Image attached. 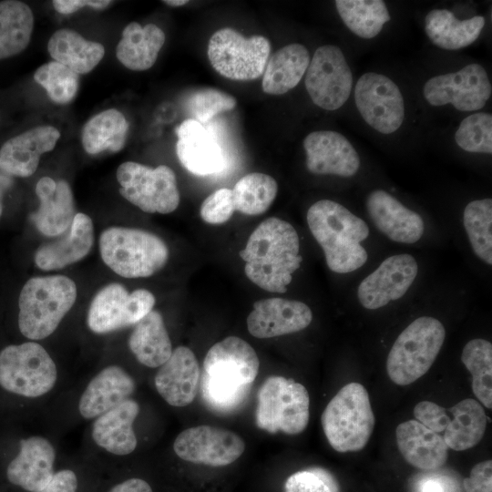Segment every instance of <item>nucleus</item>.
I'll list each match as a JSON object with an SVG mask.
<instances>
[{
    "label": "nucleus",
    "instance_id": "nucleus-1",
    "mask_svg": "<svg viewBox=\"0 0 492 492\" xmlns=\"http://www.w3.org/2000/svg\"><path fill=\"white\" fill-rule=\"evenodd\" d=\"M260 368L255 350L243 339L228 336L213 344L203 361L200 394L218 414L236 411L245 402Z\"/></svg>",
    "mask_w": 492,
    "mask_h": 492
},
{
    "label": "nucleus",
    "instance_id": "nucleus-2",
    "mask_svg": "<svg viewBox=\"0 0 492 492\" xmlns=\"http://www.w3.org/2000/svg\"><path fill=\"white\" fill-rule=\"evenodd\" d=\"M299 251L300 241L294 227L271 217L254 229L239 255L251 282L267 292L284 293L292 274L302 261Z\"/></svg>",
    "mask_w": 492,
    "mask_h": 492
},
{
    "label": "nucleus",
    "instance_id": "nucleus-3",
    "mask_svg": "<svg viewBox=\"0 0 492 492\" xmlns=\"http://www.w3.org/2000/svg\"><path fill=\"white\" fill-rule=\"evenodd\" d=\"M306 220L332 272H353L366 262L368 254L361 243L369 236V227L346 207L334 200H320L309 208Z\"/></svg>",
    "mask_w": 492,
    "mask_h": 492
},
{
    "label": "nucleus",
    "instance_id": "nucleus-4",
    "mask_svg": "<svg viewBox=\"0 0 492 492\" xmlns=\"http://www.w3.org/2000/svg\"><path fill=\"white\" fill-rule=\"evenodd\" d=\"M77 299V286L68 277H34L24 285L18 300V326L24 336L42 340L58 326Z\"/></svg>",
    "mask_w": 492,
    "mask_h": 492
},
{
    "label": "nucleus",
    "instance_id": "nucleus-5",
    "mask_svg": "<svg viewBox=\"0 0 492 492\" xmlns=\"http://www.w3.org/2000/svg\"><path fill=\"white\" fill-rule=\"evenodd\" d=\"M324 435L337 452H356L368 443L374 426L369 395L359 383L342 387L321 416Z\"/></svg>",
    "mask_w": 492,
    "mask_h": 492
},
{
    "label": "nucleus",
    "instance_id": "nucleus-6",
    "mask_svg": "<svg viewBox=\"0 0 492 492\" xmlns=\"http://www.w3.org/2000/svg\"><path fill=\"white\" fill-rule=\"evenodd\" d=\"M103 261L125 278L149 277L167 263L169 250L157 235L138 229L111 227L99 238Z\"/></svg>",
    "mask_w": 492,
    "mask_h": 492
},
{
    "label": "nucleus",
    "instance_id": "nucleus-7",
    "mask_svg": "<svg viewBox=\"0 0 492 492\" xmlns=\"http://www.w3.org/2000/svg\"><path fill=\"white\" fill-rule=\"evenodd\" d=\"M446 338L443 323L421 316L409 323L394 342L386 359L390 379L407 385L423 376L436 361Z\"/></svg>",
    "mask_w": 492,
    "mask_h": 492
},
{
    "label": "nucleus",
    "instance_id": "nucleus-8",
    "mask_svg": "<svg viewBox=\"0 0 492 492\" xmlns=\"http://www.w3.org/2000/svg\"><path fill=\"white\" fill-rule=\"evenodd\" d=\"M309 406V394L302 384L271 375L258 390L255 423L271 434L298 435L308 425Z\"/></svg>",
    "mask_w": 492,
    "mask_h": 492
},
{
    "label": "nucleus",
    "instance_id": "nucleus-9",
    "mask_svg": "<svg viewBox=\"0 0 492 492\" xmlns=\"http://www.w3.org/2000/svg\"><path fill=\"white\" fill-rule=\"evenodd\" d=\"M56 376L55 362L37 343L9 345L0 352V385L10 393L41 396L54 387Z\"/></svg>",
    "mask_w": 492,
    "mask_h": 492
},
{
    "label": "nucleus",
    "instance_id": "nucleus-10",
    "mask_svg": "<svg viewBox=\"0 0 492 492\" xmlns=\"http://www.w3.org/2000/svg\"><path fill=\"white\" fill-rule=\"evenodd\" d=\"M271 45L262 36L244 37L240 32L224 27L209 40L208 57L222 77L233 80H252L265 69Z\"/></svg>",
    "mask_w": 492,
    "mask_h": 492
},
{
    "label": "nucleus",
    "instance_id": "nucleus-11",
    "mask_svg": "<svg viewBox=\"0 0 492 492\" xmlns=\"http://www.w3.org/2000/svg\"><path fill=\"white\" fill-rule=\"evenodd\" d=\"M117 179L120 194L145 212L168 214L179 206L176 176L166 165L152 169L127 161L118 168Z\"/></svg>",
    "mask_w": 492,
    "mask_h": 492
},
{
    "label": "nucleus",
    "instance_id": "nucleus-12",
    "mask_svg": "<svg viewBox=\"0 0 492 492\" xmlns=\"http://www.w3.org/2000/svg\"><path fill=\"white\" fill-rule=\"evenodd\" d=\"M304 84L319 108L329 111L342 108L353 88L352 70L342 49L334 45L319 46L310 60Z\"/></svg>",
    "mask_w": 492,
    "mask_h": 492
},
{
    "label": "nucleus",
    "instance_id": "nucleus-13",
    "mask_svg": "<svg viewBox=\"0 0 492 492\" xmlns=\"http://www.w3.org/2000/svg\"><path fill=\"white\" fill-rule=\"evenodd\" d=\"M492 86L487 70L471 63L456 72L429 78L423 87L426 102L434 107L452 105L462 112H474L487 104Z\"/></svg>",
    "mask_w": 492,
    "mask_h": 492
},
{
    "label": "nucleus",
    "instance_id": "nucleus-14",
    "mask_svg": "<svg viewBox=\"0 0 492 492\" xmlns=\"http://www.w3.org/2000/svg\"><path fill=\"white\" fill-rule=\"evenodd\" d=\"M354 103L364 122L375 131L389 135L405 119V101L398 86L385 75L366 72L357 80Z\"/></svg>",
    "mask_w": 492,
    "mask_h": 492
},
{
    "label": "nucleus",
    "instance_id": "nucleus-15",
    "mask_svg": "<svg viewBox=\"0 0 492 492\" xmlns=\"http://www.w3.org/2000/svg\"><path fill=\"white\" fill-rule=\"evenodd\" d=\"M155 304L154 295L148 290L128 292L119 283L102 288L92 300L87 325L96 333H106L132 324L146 316Z\"/></svg>",
    "mask_w": 492,
    "mask_h": 492
},
{
    "label": "nucleus",
    "instance_id": "nucleus-16",
    "mask_svg": "<svg viewBox=\"0 0 492 492\" xmlns=\"http://www.w3.org/2000/svg\"><path fill=\"white\" fill-rule=\"evenodd\" d=\"M173 449L184 461L224 466L243 454L245 443L232 431L203 425L180 432L174 441Z\"/></svg>",
    "mask_w": 492,
    "mask_h": 492
},
{
    "label": "nucleus",
    "instance_id": "nucleus-17",
    "mask_svg": "<svg viewBox=\"0 0 492 492\" xmlns=\"http://www.w3.org/2000/svg\"><path fill=\"white\" fill-rule=\"evenodd\" d=\"M418 273L415 258L399 253L385 258L362 280L356 291L360 304L376 310L401 299L411 288Z\"/></svg>",
    "mask_w": 492,
    "mask_h": 492
},
{
    "label": "nucleus",
    "instance_id": "nucleus-18",
    "mask_svg": "<svg viewBox=\"0 0 492 492\" xmlns=\"http://www.w3.org/2000/svg\"><path fill=\"white\" fill-rule=\"evenodd\" d=\"M307 169L315 175L350 178L361 165L359 154L352 143L333 130H317L303 139Z\"/></svg>",
    "mask_w": 492,
    "mask_h": 492
},
{
    "label": "nucleus",
    "instance_id": "nucleus-19",
    "mask_svg": "<svg viewBox=\"0 0 492 492\" xmlns=\"http://www.w3.org/2000/svg\"><path fill=\"white\" fill-rule=\"evenodd\" d=\"M312 320L313 313L306 303L274 297L255 302L246 323L252 336L265 339L302 331Z\"/></svg>",
    "mask_w": 492,
    "mask_h": 492
},
{
    "label": "nucleus",
    "instance_id": "nucleus-20",
    "mask_svg": "<svg viewBox=\"0 0 492 492\" xmlns=\"http://www.w3.org/2000/svg\"><path fill=\"white\" fill-rule=\"evenodd\" d=\"M365 208L376 229L395 242L414 244L424 235L422 217L384 190L369 192Z\"/></svg>",
    "mask_w": 492,
    "mask_h": 492
},
{
    "label": "nucleus",
    "instance_id": "nucleus-21",
    "mask_svg": "<svg viewBox=\"0 0 492 492\" xmlns=\"http://www.w3.org/2000/svg\"><path fill=\"white\" fill-rule=\"evenodd\" d=\"M176 134L178 159L190 173L207 176L224 169V152L215 137L200 122L185 119L177 127Z\"/></svg>",
    "mask_w": 492,
    "mask_h": 492
},
{
    "label": "nucleus",
    "instance_id": "nucleus-22",
    "mask_svg": "<svg viewBox=\"0 0 492 492\" xmlns=\"http://www.w3.org/2000/svg\"><path fill=\"white\" fill-rule=\"evenodd\" d=\"M200 367L194 353L179 346L159 366L155 386L159 395L170 405L183 407L193 402L199 386Z\"/></svg>",
    "mask_w": 492,
    "mask_h": 492
},
{
    "label": "nucleus",
    "instance_id": "nucleus-23",
    "mask_svg": "<svg viewBox=\"0 0 492 492\" xmlns=\"http://www.w3.org/2000/svg\"><path fill=\"white\" fill-rule=\"evenodd\" d=\"M60 132L53 126H39L8 139L0 149V169L17 177L35 173L40 156L51 151Z\"/></svg>",
    "mask_w": 492,
    "mask_h": 492
},
{
    "label": "nucleus",
    "instance_id": "nucleus-24",
    "mask_svg": "<svg viewBox=\"0 0 492 492\" xmlns=\"http://www.w3.org/2000/svg\"><path fill=\"white\" fill-rule=\"evenodd\" d=\"M55 458V449L47 439L41 436L22 439L18 455L8 465L7 478L27 491L37 492L52 479Z\"/></svg>",
    "mask_w": 492,
    "mask_h": 492
},
{
    "label": "nucleus",
    "instance_id": "nucleus-25",
    "mask_svg": "<svg viewBox=\"0 0 492 492\" xmlns=\"http://www.w3.org/2000/svg\"><path fill=\"white\" fill-rule=\"evenodd\" d=\"M38 210L31 215L37 230L46 236H57L69 229L76 215L74 198L69 184L41 178L36 186Z\"/></svg>",
    "mask_w": 492,
    "mask_h": 492
},
{
    "label": "nucleus",
    "instance_id": "nucleus-26",
    "mask_svg": "<svg viewBox=\"0 0 492 492\" xmlns=\"http://www.w3.org/2000/svg\"><path fill=\"white\" fill-rule=\"evenodd\" d=\"M134 379L121 367L109 365L100 371L83 392L78 409L86 419H91L113 409L128 399L135 390Z\"/></svg>",
    "mask_w": 492,
    "mask_h": 492
},
{
    "label": "nucleus",
    "instance_id": "nucleus-27",
    "mask_svg": "<svg viewBox=\"0 0 492 492\" xmlns=\"http://www.w3.org/2000/svg\"><path fill=\"white\" fill-rule=\"evenodd\" d=\"M396 443L405 461L423 470H434L445 465L448 447L443 436L416 420L405 421L396 427Z\"/></svg>",
    "mask_w": 492,
    "mask_h": 492
},
{
    "label": "nucleus",
    "instance_id": "nucleus-28",
    "mask_svg": "<svg viewBox=\"0 0 492 492\" xmlns=\"http://www.w3.org/2000/svg\"><path fill=\"white\" fill-rule=\"evenodd\" d=\"M68 231L61 239L45 244L36 251L35 261L44 271L61 269L83 259L94 241L92 220L77 213Z\"/></svg>",
    "mask_w": 492,
    "mask_h": 492
},
{
    "label": "nucleus",
    "instance_id": "nucleus-29",
    "mask_svg": "<svg viewBox=\"0 0 492 492\" xmlns=\"http://www.w3.org/2000/svg\"><path fill=\"white\" fill-rule=\"evenodd\" d=\"M139 413L138 404L127 399L113 409L97 416L92 426L95 443L109 453L125 456L137 446L133 423Z\"/></svg>",
    "mask_w": 492,
    "mask_h": 492
},
{
    "label": "nucleus",
    "instance_id": "nucleus-30",
    "mask_svg": "<svg viewBox=\"0 0 492 492\" xmlns=\"http://www.w3.org/2000/svg\"><path fill=\"white\" fill-rule=\"evenodd\" d=\"M485 18L476 15L459 20L448 9H433L425 17V31L429 40L445 50H457L473 44L480 36Z\"/></svg>",
    "mask_w": 492,
    "mask_h": 492
},
{
    "label": "nucleus",
    "instance_id": "nucleus-31",
    "mask_svg": "<svg viewBox=\"0 0 492 492\" xmlns=\"http://www.w3.org/2000/svg\"><path fill=\"white\" fill-rule=\"evenodd\" d=\"M164 43L165 34L158 26L132 22L124 28L116 55L127 68L143 71L154 65Z\"/></svg>",
    "mask_w": 492,
    "mask_h": 492
},
{
    "label": "nucleus",
    "instance_id": "nucleus-32",
    "mask_svg": "<svg viewBox=\"0 0 492 492\" xmlns=\"http://www.w3.org/2000/svg\"><path fill=\"white\" fill-rule=\"evenodd\" d=\"M305 46L292 43L278 49L267 61L262 90L269 95H282L294 88L304 76L310 63Z\"/></svg>",
    "mask_w": 492,
    "mask_h": 492
},
{
    "label": "nucleus",
    "instance_id": "nucleus-33",
    "mask_svg": "<svg viewBox=\"0 0 492 492\" xmlns=\"http://www.w3.org/2000/svg\"><path fill=\"white\" fill-rule=\"evenodd\" d=\"M137 360L150 368L162 365L172 354V345L161 314L149 312L138 321L128 338Z\"/></svg>",
    "mask_w": 492,
    "mask_h": 492
},
{
    "label": "nucleus",
    "instance_id": "nucleus-34",
    "mask_svg": "<svg viewBox=\"0 0 492 492\" xmlns=\"http://www.w3.org/2000/svg\"><path fill=\"white\" fill-rule=\"evenodd\" d=\"M47 50L55 61L77 74L90 72L105 55L102 44L87 40L77 32L65 28L51 36Z\"/></svg>",
    "mask_w": 492,
    "mask_h": 492
},
{
    "label": "nucleus",
    "instance_id": "nucleus-35",
    "mask_svg": "<svg viewBox=\"0 0 492 492\" xmlns=\"http://www.w3.org/2000/svg\"><path fill=\"white\" fill-rule=\"evenodd\" d=\"M454 418L447 425L443 436L447 447L456 451L469 449L482 439L487 417L482 405L467 398L450 408Z\"/></svg>",
    "mask_w": 492,
    "mask_h": 492
},
{
    "label": "nucleus",
    "instance_id": "nucleus-36",
    "mask_svg": "<svg viewBox=\"0 0 492 492\" xmlns=\"http://www.w3.org/2000/svg\"><path fill=\"white\" fill-rule=\"evenodd\" d=\"M128 131L125 116L115 108L91 118L82 129V145L88 154L105 150L118 152L123 149Z\"/></svg>",
    "mask_w": 492,
    "mask_h": 492
},
{
    "label": "nucleus",
    "instance_id": "nucleus-37",
    "mask_svg": "<svg viewBox=\"0 0 492 492\" xmlns=\"http://www.w3.org/2000/svg\"><path fill=\"white\" fill-rule=\"evenodd\" d=\"M34 29V15L25 3L0 2V59L21 53L28 46Z\"/></svg>",
    "mask_w": 492,
    "mask_h": 492
},
{
    "label": "nucleus",
    "instance_id": "nucleus-38",
    "mask_svg": "<svg viewBox=\"0 0 492 492\" xmlns=\"http://www.w3.org/2000/svg\"><path fill=\"white\" fill-rule=\"evenodd\" d=\"M334 5L346 27L363 39L378 36L391 20L386 5L382 0H336Z\"/></svg>",
    "mask_w": 492,
    "mask_h": 492
},
{
    "label": "nucleus",
    "instance_id": "nucleus-39",
    "mask_svg": "<svg viewBox=\"0 0 492 492\" xmlns=\"http://www.w3.org/2000/svg\"><path fill=\"white\" fill-rule=\"evenodd\" d=\"M231 191L235 210L256 216L265 212L273 202L278 185L268 174L251 172L241 178Z\"/></svg>",
    "mask_w": 492,
    "mask_h": 492
},
{
    "label": "nucleus",
    "instance_id": "nucleus-40",
    "mask_svg": "<svg viewBox=\"0 0 492 492\" xmlns=\"http://www.w3.org/2000/svg\"><path fill=\"white\" fill-rule=\"evenodd\" d=\"M463 225L475 255L492 265V200H474L463 211Z\"/></svg>",
    "mask_w": 492,
    "mask_h": 492
},
{
    "label": "nucleus",
    "instance_id": "nucleus-41",
    "mask_svg": "<svg viewBox=\"0 0 492 492\" xmlns=\"http://www.w3.org/2000/svg\"><path fill=\"white\" fill-rule=\"evenodd\" d=\"M461 361L472 374V390L487 407H492V344L477 338L466 343Z\"/></svg>",
    "mask_w": 492,
    "mask_h": 492
},
{
    "label": "nucleus",
    "instance_id": "nucleus-42",
    "mask_svg": "<svg viewBox=\"0 0 492 492\" xmlns=\"http://www.w3.org/2000/svg\"><path fill=\"white\" fill-rule=\"evenodd\" d=\"M34 79L46 89L51 100L60 105L72 101L77 93L78 74L56 61L39 67Z\"/></svg>",
    "mask_w": 492,
    "mask_h": 492
},
{
    "label": "nucleus",
    "instance_id": "nucleus-43",
    "mask_svg": "<svg viewBox=\"0 0 492 492\" xmlns=\"http://www.w3.org/2000/svg\"><path fill=\"white\" fill-rule=\"evenodd\" d=\"M455 141L470 153H492V115L477 112L466 117L455 132Z\"/></svg>",
    "mask_w": 492,
    "mask_h": 492
},
{
    "label": "nucleus",
    "instance_id": "nucleus-44",
    "mask_svg": "<svg viewBox=\"0 0 492 492\" xmlns=\"http://www.w3.org/2000/svg\"><path fill=\"white\" fill-rule=\"evenodd\" d=\"M235 97L219 89L208 87L193 92L188 99V109L193 119L205 123L220 112L231 110Z\"/></svg>",
    "mask_w": 492,
    "mask_h": 492
},
{
    "label": "nucleus",
    "instance_id": "nucleus-45",
    "mask_svg": "<svg viewBox=\"0 0 492 492\" xmlns=\"http://www.w3.org/2000/svg\"><path fill=\"white\" fill-rule=\"evenodd\" d=\"M284 492H341L336 477L329 470L312 466L297 471L285 481Z\"/></svg>",
    "mask_w": 492,
    "mask_h": 492
},
{
    "label": "nucleus",
    "instance_id": "nucleus-46",
    "mask_svg": "<svg viewBox=\"0 0 492 492\" xmlns=\"http://www.w3.org/2000/svg\"><path fill=\"white\" fill-rule=\"evenodd\" d=\"M235 211L232 191L221 188L210 194L200 206L201 219L210 224H222L228 221Z\"/></svg>",
    "mask_w": 492,
    "mask_h": 492
},
{
    "label": "nucleus",
    "instance_id": "nucleus-47",
    "mask_svg": "<svg viewBox=\"0 0 492 492\" xmlns=\"http://www.w3.org/2000/svg\"><path fill=\"white\" fill-rule=\"evenodd\" d=\"M414 415L416 421L436 433L445 431L451 420L442 406L430 401L419 402L414 408Z\"/></svg>",
    "mask_w": 492,
    "mask_h": 492
},
{
    "label": "nucleus",
    "instance_id": "nucleus-48",
    "mask_svg": "<svg viewBox=\"0 0 492 492\" xmlns=\"http://www.w3.org/2000/svg\"><path fill=\"white\" fill-rule=\"evenodd\" d=\"M466 492H492V461L477 464L464 479Z\"/></svg>",
    "mask_w": 492,
    "mask_h": 492
},
{
    "label": "nucleus",
    "instance_id": "nucleus-49",
    "mask_svg": "<svg viewBox=\"0 0 492 492\" xmlns=\"http://www.w3.org/2000/svg\"><path fill=\"white\" fill-rule=\"evenodd\" d=\"M77 478L69 469H64L54 474L50 482L37 492H77Z\"/></svg>",
    "mask_w": 492,
    "mask_h": 492
},
{
    "label": "nucleus",
    "instance_id": "nucleus-50",
    "mask_svg": "<svg viewBox=\"0 0 492 492\" xmlns=\"http://www.w3.org/2000/svg\"><path fill=\"white\" fill-rule=\"evenodd\" d=\"M111 4L109 0H55L53 5L55 9L64 15L72 14L84 6H90L96 9H104Z\"/></svg>",
    "mask_w": 492,
    "mask_h": 492
},
{
    "label": "nucleus",
    "instance_id": "nucleus-51",
    "mask_svg": "<svg viewBox=\"0 0 492 492\" xmlns=\"http://www.w3.org/2000/svg\"><path fill=\"white\" fill-rule=\"evenodd\" d=\"M109 492H152V489L145 480L130 478L116 485Z\"/></svg>",
    "mask_w": 492,
    "mask_h": 492
},
{
    "label": "nucleus",
    "instance_id": "nucleus-52",
    "mask_svg": "<svg viewBox=\"0 0 492 492\" xmlns=\"http://www.w3.org/2000/svg\"><path fill=\"white\" fill-rule=\"evenodd\" d=\"M420 492H445L444 484L437 479L429 478L422 482Z\"/></svg>",
    "mask_w": 492,
    "mask_h": 492
},
{
    "label": "nucleus",
    "instance_id": "nucleus-53",
    "mask_svg": "<svg viewBox=\"0 0 492 492\" xmlns=\"http://www.w3.org/2000/svg\"><path fill=\"white\" fill-rule=\"evenodd\" d=\"M12 183H13V180L11 178L0 174V216L3 211L2 200H3L4 193L8 188H10Z\"/></svg>",
    "mask_w": 492,
    "mask_h": 492
},
{
    "label": "nucleus",
    "instance_id": "nucleus-54",
    "mask_svg": "<svg viewBox=\"0 0 492 492\" xmlns=\"http://www.w3.org/2000/svg\"><path fill=\"white\" fill-rule=\"evenodd\" d=\"M162 2L166 4L167 5L174 6V7L181 6L189 3V1L187 0H165Z\"/></svg>",
    "mask_w": 492,
    "mask_h": 492
}]
</instances>
